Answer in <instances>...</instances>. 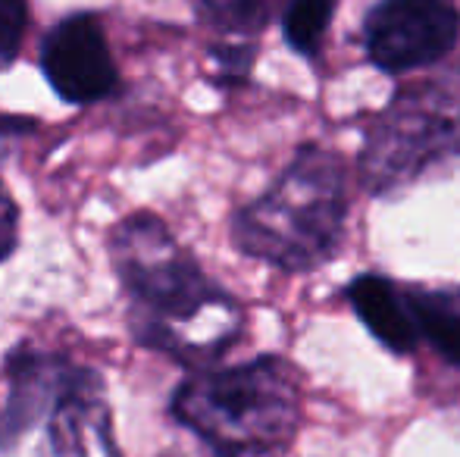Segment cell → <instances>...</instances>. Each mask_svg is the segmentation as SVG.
Listing matches in <instances>:
<instances>
[{"label":"cell","instance_id":"10","mask_svg":"<svg viewBox=\"0 0 460 457\" xmlns=\"http://www.w3.org/2000/svg\"><path fill=\"white\" fill-rule=\"evenodd\" d=\"M411 307L420 342L460 366V286H411Z\"/></svg>","mask_w":460,"mask_h":457},{"label":"cell","instance_id":"5","mask_svg":"<svg viewBox=\"0 0 460 457\" xmlns=\"http://www.w3.org/2000/svg\"><path fill=\"white\" fill-rule=\"evenodd\" d=\"M460 10L451 0H376L360 25L367 60L385 75L420 73L457 48Z\"/></svg>","mask_w":460,"mask_h":457},{"label":"cell","instance_id":"11","mask_svg":"<svg viewBox=\"0 0 460 457\" xmlns=\"http://www.w3.org/2000/svg\"><path fill=\"white\" fill-rule=\"evenodd\" d=\"M339 4L341 0H288L282 10V35L288 48L307 60L320 57Z\"/></svg>","mask_w":460,"mask_h":457},{"label":"cell","instance_id":"1","mask_svg":"<svg viewBox=\"0 0 460 457\" xmlns=\"http://www.w3.org/2000/svg\"><path fill=\"white\" fill-rule=\"evenodd\" d=\"M126 330L145 351L207 370L244 336V307L154 210L122 216L107 238Z\"/></svg>","mask_w":460,"mask_h":457},{"label":"cell","instance_id":"2","mask_svg":"<svg viewBox=\"0 0 460 457\" xmlns=\"http://www.w3.org/2000/svg\"><path fill=\"white\" fill-rule=\"evenodd\" d=\"M170 417L213 457H282L304 423V379L279 354L188 373Z\"/></svg>","mask_w":460,"mask_h":457},{"label":"cell","instance_id":"9","mask_svg":"<svg viewBox=\"0 0 460 457\" xmlns=\"http://www.w3.org/2000/svg\"><path fill=\"white\" fill-rule=\"evenodd\" d=\"M345 301L385 351L398 354V357L420 351L423 342H420L417 320H413L411 286L388 279L382 273H364L348 282Z\"/></svg>","mask_w":460,"mask_h":457},{"label":"cell","instance_id":"6","mask_svg":"<svg viewBox=\"0 0 460 457\" xmlns=\"http://www.w3.org/2000/svg\"><path fill=\"white\" fill-rule=\"evenodd\" d=\"M38 69L66 107H94L122 88L119 63L97 10L63 13L41 35Z\"/></svg>","mask_w":460,"mask_h":457},{"label":"cell","instance_id":"12","mask_svg":"<svg viewBox=\"0 0 460 457\" xmlns=\"http://www.w3.org/2000/svg\"><path fill=\"white\" fill-rule=\"evenodd\" d=\"M282 0H194L200 19L229 38H251L270 25Z\"/></svg>","mask_w":460,"mask_h":457},{"label":"cell","instance_id":"14","mask_svg":"<svg viewBox=\"0 0 460 457\" xmlns=\"http://www.w3.org/2000/svg\"><path fill=\"white\" fill-rule=\"evenodd\" d=\"M31 22L29 0H0V73L16 63Z\"/></svg>","mask_w":460,"mask_h":457},{"label":"cell","instance_id":"8","mask_svg":"<svg viewBox=\"0 0 460 457\" xmlns=\"http://www.w3.org/2000/svg\"><path fill=\"white\" fill-rule=\"evenodd\" d=\"M35 457H126L116 442L107 379L94 366L79 364L57 408L44 420V439Z\"/></svg>","mask_w":460,"mask_h":457},{"label":"cell","instance_id":"13","mask_svg":"<svg viewBox=\"0 0 460 457\" xmlns=\"http://www.w3.org/2000/svg\"><path fill=\"white\" fill-rule=\"evenodd\" d=\"M254 44L251 41H219L207 48L210 57V82L217 88H235L251 75L254 66Z\"/></svg>","mask_w":460,"mask_h":457},{"label":"cell","instance_id":"7","mask_svg":"<svg viewBox=\"0 0 460 457\" xmlns=\"http://www.w3.org/2000/svg\"><path fill=\"white\" fill-rule=\"evenodd\" d=\"M79 360L63 351L19 342L4 357L6 398L0 408V452L10 454L19 439L35 426H44L50 410L57 408L63 389L73 379Z\"/></svg>","mask_w":460,"mask_h":457},{"label":"cell","instance_id":"15","mask_svg":"<svg viewBox=\"0 0 460 457\" xmlns=\"http://www.w3.org/2000/svg\"><path fill=\"white\" fill-rule=\"evenodd\" d=\"M19 242H22V207H19L6 179L0 176V267L16 257Z\"/></svg>","mask_w":460,"mask_h":457},{"label":"cell","instance_id":"4","mask_svg":"<svg viewBox=\"0 0 460 457\" xmlns=\"http://www.w3.org/2000/svg\"><path fill=\"white\" fill-rule=\"evenodd\" d=\"M460 160V73L401 88L367 126L358 157L360 185L376 198L398 195L432 170Z\"/></svg>","mask_w":460,"mask_h":457},{"label":"cell","instance_id":"3","mask_svg":"<svg viewBox=\"0 0 460 457\" xmlns=\"http://www.w3.org/2000/svg\"><path fill=\"white\" fill-rule=\"evenodd\" d=\"M348 166L323 145H301L282 172L229 220V238L248 260L279 273H314L341 248L348 226Z\"/></svg>","mask_w":460,"mask_h":457},{"label":"cell","instance_id":"16","mask_svg":"<svg viewBox=\"0 0 460 457\" xmlns=\"http://www.w3.org/2000/svg\"><path fill=\"white\" fill-rule=\"evenodd\" d=\"M172 457H185V454H172Z\"/></svg>","mask_w":460,"mask_h":457}]
</instances>
